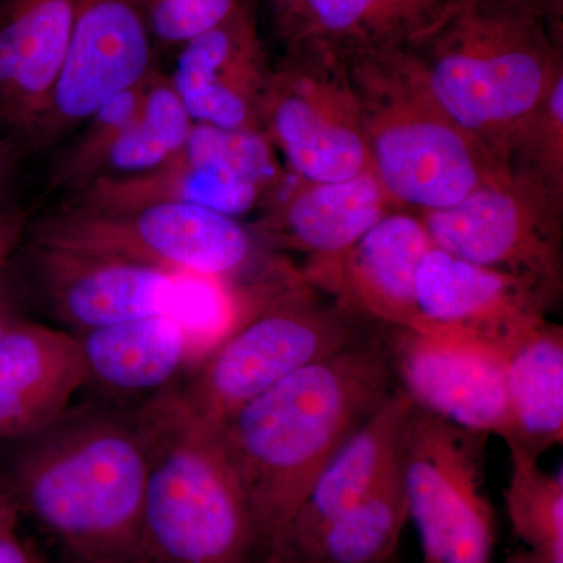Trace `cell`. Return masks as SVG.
I'll list each match as a JSON object with an SVG mask.
<instances>
[{"label": "cell", "mask_w": 563, "mask_h": 563, "mask_svg": "<svg viewBox=\"0 0 563 563\" xmlns=\"http://www.w3.org/2000/svg\"><path fill=\"white\" fill-rule=\"evenodd\" d=\"M385 328L310 363L244 404L218 437L268 553L340 446L398 388Z\"/></svg>", "instance_id": "1"}, {"label": "cell", "mask_w": 563, "mask_h": 563, "mask_svg": "<svg viewBox=\"0 0 563 563\" xmlns=\"http://www.w3.org/2000/svg\"><path fill=\"white\" fill-rule=\"evenodd\" d=\"M20 440L25 510L80 563L139 562L146 448L135 412L70 406Z\"/></svg>", "instance_id": "2"}, {"label": "cell", "mask_w": 563, "mask_h": 563, "mask_svg": "<svg viewBox=\"0 0 563 563\" xmlns=\"http://www.w3.org/2000/svg\"><path fill=\"white\" fill-rule=\"evenodd\" d=\"M409 51L437 101L506 166L563 74L562 31L531 0H454Z\"/></svg>", "instance_id": "3"}, {"label": "cell", "mask_w": 563, "mask_h": 563, "mask_svg": "<svg viewBox=\"0 0 563 563\" xmlns=\"http://www.w3.org/2000/svg\"><path fill=\"white\" fill-rule=\"evenodd\" d=\"M146 448L139 562L251 563L257 533L218 432L168 388L135 410Z\"/></svg>", "instance_id": "4"}, {"label": "cell", "mask_w": 563, "mask_h": 563, "mask_svg": "<svg viewBox=\"0 0 563 563\" xmlns=\"http://www.w3.org/2000/svg\"><path fill=\"white\" fill-rule=\"evenodd\" d=\"M346 68L369 166L399 209H446L509 172L437 101L409 49Z\"/></svg>", "instance_id": "5"}, {"label": "cell", "mask_w": 563, "mask_h": 563, "mask_svg": "<svg viewBox=\"0 0 563 563\" xmlns=\"http://www.w3.org/2000/svg\"><path fill=\"white\" fill-rule=\"evenodd\" d=\"M376 328L322 298L301 273H287L279 284L266 285L250 314L191 373L179 388L181 398L218 431L244 404Z\"/></svg>", "instance_id": "6"}, {"label": "cell", "mask_w": 563, "mask_h": 563, "mask_svg": "<svg viewBox=\"0 0 563 563\" xmlns=\"http://www.w3.org/2000/svg\"><path fill=\"white\" fill-rule=\"evenodd\" d=\"M487 442L485 433L412 407L401 466L422 563H492L496 521L485 487Z\"/></svg>", "instance_id": "7"}, {"label": "cell", "mask_w": 563, "mask_h": 563, "mask_svg": "<svg viewBox=\"0 0 563 563\" xmlns=\"http://www.w3.org/2000/svg\"><path fill=\"white\" fill-rule=\"evenodd\" d=\"M27 236L229 282L255 252L252 233L236 218L190 203H154L117 213L62 206L31 225Z\"/></svg>", "instance_id": "8"}, {"label": "cell", "mask_w": 563, "mask_h": 563, "mask_svg": "<svg viewBox=\"0 0 563 563\" xmlns=\"http://www.w3.org/2000/svg\"><path fill=\"white\" fill-rule=\"evenodd\" d=\"M432 244L463 261L562 291V190L510 168L446 209L420 213Z\"/></svg>", "instance_id": "9"}, {"label": "cell", "mask_w": 563, "mask_h": 563, "mask_svg": "<svg viewBox=\"0 0 563 563\" xmlns=\"http://www.w3.org/2000/svg\"><path fill=\"white\" fill-rule=\"evenodd\" d=\"M279 184L276 151L265 133L195 124L179 154L162 168L92 181L63 206L117 213L154 203H190L239 220Z\"/></svg>", "instance_id": "10"}, {"label": "cell", "mask_w": 563, "mask_h": 563, "mask_svg": "<svg viewBox=\"0 0 563 563\" xmlns=\"http://www.w3.org/2000/svg\"><path fill=\"white\" fill-rule=\"evenodd\" d=\"M261 122L301 180H343L372 169L350 73L328 55L285 51L269 74Z\"/></svg>", "instance_id": "11"}, {"label": "cell", "mask_w": 563, "mask_h": 563, "mask_svg": "<svg viewBox=\"0 0 563 563\" xmlns=\"http://www.w3.org/2000/svg\"><path fill=\"white\" fill-rule=\"evenodd\" d=\"M396 385L418 409L468 431L507 433V354L462 333L385 328Z\"/></svg>", "instance_id": "12"}, {"label": "cell", "mask_w": 563, "mask_h": 563, "mask_svg": "<svg viewBox=\"0 0 563 563\" xmlns=\"http://www.w3.org/2000/svg\"><path fill=\"white\" fill-rule=\"evenodd\" d=\"M157 69L135 0H76L68 52L41 131V150L77 131L103 103Z\"/></svg>", "instance_id": "13"}, {"label": "cell", "mask_w": 563, "mask_h": 563, "mask_svg": "<svg viewBox=\"0 0 563 563\" xmlns=\"http://www.w3.org/2000/svg\"><path fill=\"white\" fill-rule=\"evenodd\" d=\"M36 296L73 333L168 312L177 274L144 263L31 239Z\"/></svg>", "instance_id": "14"}, {"label": "cell", "mask_w": 563, "mask_h": 563, "mask_svg": "<svg viewBox=\"0 0 563 563\" xmlns=\"http://www.w3.org/2000/svg\"><path fill=\"white\" fill-rule=\"evenodd\" d=\"M432 246L420 213L395 209L350 250L307 263L301 277L363 320L422 332L417 274Z\"/></svg>", "instance_id": "15"}, {"label": "cell", "mask_w": 563, "mask_h": 563, "mask_svg": "<svg viewBox=\"0 0 563 563\" xmlns=\"http://www.w3.org/2000/svg\"><path fill=\"white\" fill-rule=\"evenodd\" d=\"M554 302L558 298L536 282L463 261L440 247L426 252L418 268L417 307L424 331L462 333L507 355L547 320Z\"/></svg>", "instance_id": "16"}, {"label": "cell", "mask_w": 563, "mask_h": 563, "mask_svg": "<svg viewBox=\"0 0 563 563\" xmlns=\"http://www.w3.org/2000/svg\"><path fill=\"white\" fill-rule=\"evenodd\" d=\"M272 68L252 0H243L228 20L179 47L166 74L195 124L262 132Z\"/></svg>", "instance_id": "17"}, {"label": "cell", "mask_w": 563, "mask_h": 563, "mask_svg": "<svg viewBox=\"0 0 563 563\" xmlns=\"http://www.w3.org/2000/svg\"><path fill=\"white\" fill-rule=\"evenodd\" d=\"M74 13L76 0L0 2V120L22 150H38Z\"/></svg>", "instance_id": "18"}, {"label": "cell", "mask_w": 563, "mask_h": 563, "mask_svg": "<svg viewBox=\"0 0 563 563\" xmlns=\"http://www.w3.org/2000/svg\"><path fill=\"white\" fill-rule=\"evenodd\" d=\"M454 0H292L274 22L285 51L347 63L409 49L432 31Z\"/></svg>", "instance_id": "19"}, {"label": "cell", "mask_w": 563, "mask_h": 563, "mask_svg": "<svg viewBox=\"0 0 563 563\" xmlns=\"http://www.w3.org/2000/svg\"><path fill=\"white\" fill-rule=\"evenodd\" d=\"M413 404L401 388L332 455L312 490L268 553L282 562L303 553L332 521L369 495L401 463L402 439Z\"/></svg>", "instance_id": "20"}, {"label": "cell", "mask_w": 563, "mask_h": 563, "mask_svg": "<svg viewBox=\"0 0 563 563\" xmlns=\"http://www.w3.org/2000/svg\"><path fill=\"white\" fill-rule=\"evenodd\" d=\"M277 190L263 202L257 233L273 246L302 252L309 262L350 250L385 214L399 209L372 169L343 180H301L284 196Z\"/></svg>", "instance_id": "21"}, {"label": "cell", "mask_w": 563, "mask_h": 563, "mask_svg": "<svg viewBox=\"0 0 563 563\" xmlns=\"http://www.w3.org/2000/svg\"><path fill=\"white\" fill-rule=\"evenodd\" d=\"M88 385L76 335L9 324L0 339V440L22 439L60 417Z\"/></svg>", "instance_id": "22"}, {"label": "cell", "mask_w": 563, "mask_h": 563, "mask_svg": "<svg viewBox=\"0 0 563 563\" xmlns=\"http://www.w3.org/2000/svg\"><path fill=\"white\" fill-rule=\"evenodd\" d=\"M88 384L110 395H158L190 368L187 336L169 313L74 333Z\"/></svg>", "instance_id": "23"}, {"label": "cell", "mask_w": 563, "mask_h": 563, "mask_svg": "<svg viewBox=\"0 0 563 563\" xmlns=\"http://www.w3.org/2000/svg\"><path fill=\"white\" fill-rule=\"evenodd\" d=\"M507 446L540 459L563 442V329L544 320L507 355Z\"/></svg>", "instance_id": "24"}, {"label": "cell", "mask_w": 563, "mask_h": 563, "mask_svg": "<svg viewBox=\"0 0 563 563\" xmlns=\"http://www.w3.org/2000/svg\"><path fill=\"white\" fill-rule=\"evenodd\" d=\"M407 520L409 506L399 463L366 498L332 521L303 553L284 563H391Z\"/></svg>", "instance_id": "25"}, {"label": "cell", "mask_w": 563, "mask_h": 563, "mask_svg": "<svg viewBox=\"0 0 563 563\" xmlns=\"http://www.w3.org/2000/svg\"><path fill=\"white\" fill-rule=\"evenodd\" d=\"M192 125L168 74L152 70L144 80L135 114L110 151L99 179L140 176L162 168L179 154Z\"/></svg>", "instance_id": "26"}, {"label": "cell", "mask_w": 563, "mask_h": 563, "mask_svg": "<svg viewBox=\"0 0 563 563\" xmlns=\"http://www.w3.org/2000/svg\"><path fill=\"white\" fill-rule=\"evenodd\" d=\"M509 448L510 476L504 490L507 517L518 539L544 563H563V481L544 472L540 459Z\"/></svg>", "instance_id": "27"}, {"label": "cell", "mask_w": 563, "mask_h": 563, "mask_svg": "<svg viewBox=\"0 0 563 563\" xmlns=\"http://www.w3.org/2000/svg\"><path fill=\"white\" fill-rule=\"evenodd\" d=\"M144 80L103 103L77 129L79 135L52 163L49 190L69 198L101 177L103 163L135 114Z\"/></svg>", "instance_id": "28"}, {"label": "cell", "mask_w": 563, "mask_h": 563, "mask_svg": "<svg viewBox=\"0 0 563 563\" xmlns=\"http://www.w3.org/2000/svg\"><path fill=\"white\" fill-rule=\"evenodd\" d=\"M509 166L563 190V74L515 141Z\"/></svg>", "instance_id": "29"}, {"label": "cell", "mask_w": 563, "mask_h": 563, "mask_svg": "<svg viewBox=\"0 0 563 563\" xmlns=\"http://www.w3.org/2000/svg\"><path fill=\"white\" fill-rule=\"evenodd\" d=\"M155 51H174L217 27L243 0H135Z\"/></svg>", "instance_id": "30"}, {"label": "cell", "mask_w": 563, "mask_h": 563, "mask_svg": "<svg viewBox=\"0 0 563 563\" xmlns=\"http://www.w3.org/2000/svg\"><path fill=\"white\" fill-rule=\"evenodd\" d=\"M22 146L0 120V210L13 206L11 192L16 180L18 161Z\"/></svg>", "instance_id": "31"}, {"label": "cell", "mask_w": 563, "mask_h": 563, "mask_svg": "<svg viewBox=\"0 0 563 563\" xmlns=\"http://www.w3.org/2000/svg\"><path fill=\"white\" fill-rule=\"evenodd\" d=\"M27 210L21 209L16 203L0 210V266L7 262V258L13 254V251L20 246L24 236L31 229Z\"/></svg>", "instance_id": "32"}, {"label": "cell", "mask_w": 563, "mask_h": 563, "mask_svg": "<svg viewBox=\"0 0 563 563\" xmlns=\"http://www.w3.org/2000/svg\"><path fill=\"white\" fill-rule=\"evenodd\" d=\"M0 563H43L40 555L22 542L14 531L0 533Z\"/></svg>", "instance_id": "33"}, {"label": "cell", "mask_w": 563, "mask_h": 563, "mask_svg": "<svg viewBox=\"0 0 563 563\" xmlns=\"http://www.w3.org/2000/svg\"><path fill=\"white\" fill-rule=\"evenodd\" d=\"M544 18L554 25L555 29L562 31L563 18V0H531Z\"/></svg>", "instance_id": "34"}, {"label": "cell", "mask_w": 563, "mask_h": 563, "mask_svg": "<svg viewBox=\"0 0 563 563\" xmlns=\"http://www.w3.org/2000/svg\"><path fill=\"white\" fill-rule=\"evenodd\" d=\"M16 506L7 496L0 495V533L14 531Z\"/></svg>", "instance_id": "35"}, {"label": "cell", "mask_w": 563, "mask_h": 563, "mask_svg": "<svg viewBox=\"0 0 563 563\" xmlns=\"http://www.w3.org/2000/svg\"><path fill=\"white\" fill-rule=\"evenodd\" d=\"M292 0H262L263 5H265L266 11L272 14L273 22L279 20L282 14L285 13V10L291 5Z\"/></svg>", "instance_id": "36"}, {"label": "cell", "mask_w": 563, "mask_h": 563, "mask_svg": "<svg viewBox=\"0 0 563 563\" xmlns=\"http://www.w3.org/2000/svg\"><path fill=\"white\" fill-rule=\"evenodd\" d=\"M506 563H544L542 559L537 558L536 554L529 550L517 551L507 559Z\"/></svg>", "instance_id": "37"}, {"label": "cell", "mask_w": 563, "mask_h": 563, "mask_svg": "<svg viewBox=\"0 0 563 563\" xmlns=\"http://www.w3.org/2000/svg\"><path fill=\"white\" fill-rule=\"evenodd\" d=\"M251 563H284L280 561L279 558H277L274 553H266L261 555V558L255 559V561H252Z\"/></svg>", "instance_id": "38"}, {"label": "cell", "mask_w": 563, "mask_h": 563, "mask_svg": "<svg viewBox=\"0 0 563 563\" xmlns=\"http://www.w3.org/2000/svg\"><path fill=\"white\" fill-rule=\"evenodd\" d=\"M7 328H9V324H7L5 321L0 320V339H2L3 332L7 331Z\"/></svg>", "instance_id": "39"}]
</instances>
